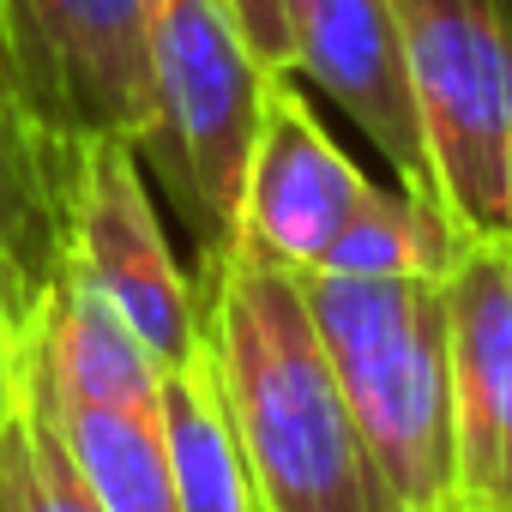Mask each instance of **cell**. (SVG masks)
Listing matches in <instances>:
<instances>
[{"mask_svg":"<svg viewBox=\"0 0 512 512\" xmlns=\"http://www.w3.org/2000/svg\"><path fill=\"white\" fill-rule=\"evenodd\" d=\"M362 193H368V175L350 163V151H338L302 79L272 73L229 247L284 272H320L332 241L356 217Z\"/></svg>","mask_w":512,"mask_h":512,"instance_id":"obj_8","label":"cell"},{"mask_svg":"<svg viewBox=\"0 0 512 512\" xmlns=\"http://www.w3.org/2000/svg\"><path fill=\"white\" fill-rule=\"evenodd\" d=\"M308 7H314V0H229V13H235V25H241L247 49L260 55V67H266V73H290Z\"/></svg>","mask_w":512,"mask_h":512,"instance_id":"obj_16","label":"cell"},{"mask_svg":"<svg viewBox=\"0 0 512 512\" xmlns=\"http://www.w3.org/2000/svg\"><path fill=\"white\" fill-rule=\"evenodd\" d=\"M205 356L266 512H398L368 464L302 272L229 247L199 266Z\"/></svg>","mask_w":512,"mask_h":512,"instance_id":"obj_1","label":"cell"},{"mask_svg":"<svg viewBox=\"0 0 512 512\" xmlns=\"http://www.w3.org/2000/svg\"><path fill=\"white\" fill-rule=\"evenodd\" d=\"M0 67L19 109L49 133L139 145L151 115L145 0H0Z\"/></svg>","mask_w":512,"mask_h":512,"instance_id":"obj_6","label":"cell"},{"mask_svg":"<svg viewBox=\"0 0 512 512\" xmlns=\"http://www.w3.org/2000/svg\"><path fill=\"white\" fill-rule=\"evenodd\" d=\"M320 344L374 476L398 512H458L452 482V356L434 278L302 272Z\"/></svg>","mask_w":512,"mask_h":512,"instance_id":"obj_2","label":"cell"},{"mask_svg":"<svg viewBox=\"0 0 512 512\" xmlns=\"http://www.w3.org/2000/svg\"><path fill=\"white\" fill-rule=\"evenodd\" d=\"M163 440H169L181 512H266L205 344L163 374Z\"/></svg>","mask_w":512,"mask_h":512,"instance_id":"obj_12","label":"cell"},{"mask_svg":"<svg viewBox=\"0 0 512 512\" xmlns=\"http://www.w3.org/2000/svg\"><path fill=\"white\" fill-rule=\"evenodd\" d=\"M67 266L91 278L145 338L157 368H181L205 344L199 272L175 260L169 229L151 199V169L133 139H73L67 163Z\"/></svg>","mask_w":512,"mask_h":512,"instance_id":"obj_5","label":"cell"},{"mask_svg":"<svg viewBox=\"0 0 512 512\" xmlns=\"http://www.w3.org/2000/svg\"><path fill=\"white\" fill-rule=\"evenodd\" d=\"M0 512H109L25 362H19V410L0 428Z\"/></svg>","mask_w":512,"mask_h":512,"instance_id":"obj_15","label":"cell"},{"mask_svg":"<svg viewBox=\"0 0 512 512\" xmlns=\"http://www.w3.org/2000/svg\"><path fill=\"white\" fill-rule=\"evenodd\" d=\"M67 163L73 139L0 109V332L25 338L67 260Z\"/></svg>","mask_w":512,"mask_h":512,"instance_id":"obj_11","label":"cell"},{"mask_svg":"<svg viewBox=\"0 0 512 512\" xmlns=\"http://www.w3.org/2000/svg\"><path fill=\"white\" fill-rule=\"evenodd\" d=\"M19 410V338L0 332V428Z\"/></svg>","mask_w":512,"mask_h":512,"instance_id":"obj_17","label":"cell"},{"mask_svg":"<svg viewBox=\"0 0 512 512\" xmlns=\"http://www.w3.org/2000/svg\"><path fill=\"white\" fill-rule=\"evenodd\" d=\"M290 73L302 85H314L320 97H332L362 127V139L386 157L398 187L434 199L422 115H416L392 0H314L302 19V37H296Z\"/></svg>","mask_w":512,"mask_h":512,"instance_id":"obj_9","label":"cell"},{"mask_svg":"<svg viewBox=\"0 0 512 512\" xmlns=\"http://www.w3.org/2000/svg\"><path fill=\"white\" fill-rule=\"evenodd\" d=\"M440 296L458 512H512V235H464Z\"/></svg>","mask_w":512,"mask_h":512,"instance_id":"obj_7","label":"cell"},{"mask_svg":"<svg viewBox=\"0 0 512 512\" xmlns=\"http://www.w3.org/2000/svg\"><path fill=\"white\" fill-rule=\"evenodd\" d=\"M434 205L458 235H512V0H392Z\"/></svg>","mask_w":512,"mask_h":512,"instance_id":"obj_4","label":"cell"},{"mask_svg":"<svg viewBox=\"0 0 512 512\" xmlns=\"http://www.w3.org/2000/svg\"><path fill=\"white\" fill-rule=\"evenodd\" d=\"M19 97H13V85H7V67H0V109H13Z\"/></svg>","mask_w":512,"mask_h":512,"instance_id":"obj_18","label":"cell"},{"mask_svg":"<svg viewBox=\"0 0 512 512\" xmlns=\"http://www.w3.org/2000/svg\"><path fill=\"white\" fill-rule=\"evenodd\" d=\"M25 362V356H19ZM49 398V392H43ZM55 404V398H49ZM67 446L109 512H181L175 464L163 440V410H115V404H55Z\"/></svg>","mask_w":512,"mask_h":512,"instance_id":"obj_13","label":"cell"},{"mask_svg":"<svg viewBox=\"0 0 512 512\" xmlns=\"http://www.w3.org/2000/svg\"><path fill=\"white\" fill-rule=\"evenodd\" d=\"M151 115L139 157L199 241V266L229 253L247 157L272 73L247 49L229 0H145Z\"/></svg>","mask_w":512,"mask_h":512,"instance_id":"obj_3","label":"cell"},{"mask_svg":"<svg viewBox=\"0 0 512 512\" xmlns=\"http://www.w3.org/2000/svg\"><path fill=\"white\" fill-rule=\"evenodd\" d=\"M458 247H464V235L434 199H422L398 181L392 187L368 181L356 217L332 241L320 272H332V278H434L440 284L458 260Z\"/></svg>","mask_w":512,"mask_h":512,"instance_id":"obj_14","label":"cell"},{"mask_svg":"<svg viewBox=\"0 0 512 512\" xmlns=\"http://www.w3.org/2000/svg\"><path fill=\"white\" fill-rule=\"evenodd\" d=\"M25 374L55 404H115V410H163V368L133 332V320L67 260L19 338Z\"/></svg>","mask_w":512,"mask_h":512,"instance_id":"obj_10","label":"cell"}]
</instances>
